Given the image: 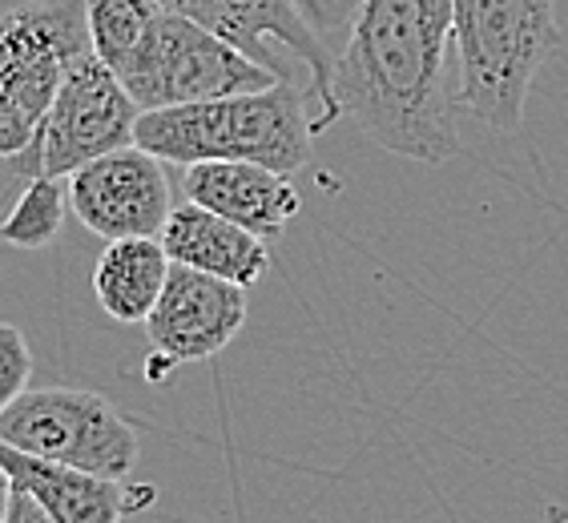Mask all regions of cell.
Segmentation results:
<instances>
[{"label": "cell", "mask_w": 568, "mask_h": 523, "mask_svg": "<svg viewBox=\"0 0 568 523\" xmlns=\"http://www.w3.org/2000/svg\"><path fill=\"white\" fill-rule=\"evenodd\" d=\"M242 322H246V286L170 262L162 295L142 327L153 347V362L170 371L214 359L239 338Z\"/></svg>", "instance_id": "cell-10"}, {"label": "cell", "mask_w": 568, "mask_h": 523, "mask_svg": "<svg viewBox=\"0 0 568 523\" xmlns=\"http://www.w3.org/2000/svg\"><path fill=\"white\" fill-rule=\"evenodd\" d=\"M165 162L138 142L77 165L69 174V209L98 238H158L170 218Z\"/></svg>", "instance_id": "cell-8"}, {"label": "cell", "mask_w": 568, "mask_h": 523, "mask_svg": "<svg viewBox=\"0 0 568 523\" xmlns=\"http://www.w3.org/2000/svg\"><path fill=\"white\" fill-rule=\"evenodd\" d=\"M9 495H12V480L9 471L0 468V523H4V512H9Z\"/></svg>", "instance_id": "cell-19"}, {"label": "cell", "mask_w": 568, "mask_h": 523, "mask_svg": "<svg viewBox=\"0 0 568 523\" xmlns=\"http://www.w3.org/2000/svg\"><path fill=\"white\" fill-rule=\"evenodd\" d=\"M335 121L339 117L311 81L278 76L263 89L142 110L133 142L162 157L165 165L258 162L278 174H298L311 162L315 137Z\"/></svg>", "instance_id": "cell-2"}, {"label": "cell", "mask_w": 568, "mask_h": 523, "mask_svg": "<svg viewBox=\"0 0 568 523\" xmlns=\"http://www.w3.org/2000/svg\"><path fill=\"white\" fill-rule=\"evenodd\" d=\"M138 101L121 76L93 49L65 69L44 113L41 130V174L69 177L77 165L133 142L138 130Z\"/></svg>", "instance_id": "cell-7"}, {"label": "cell", "mask_w": 568, "mask_h": 523, "mask_svg": "<svg viewBox=\"0 0 568 523\" xmlns=\"http://www.w3.org/2000/svg\"><path fill=\"white\" fill-rule=\"evenodd\" d=\"M33 379V350L12 322H0V407H9Z\"/></svg>", "instance_id": "cell-17"}, {"label": "cell", "mask_w": 568, "mask_h": 523, "mask_svg": "<svg viewBox=\"0 0 568 523\" xmlns=\"http://www.w3.org/2000/svg\"><path fill=\"white\" fill-rule=\"evenodd\" d=\"M118 76L138 101V110L226 98V93L263 89L278 81V73L254 61L246 49L165 4L153 12L150 29L130 53V61L118 69Z\"/></svg>", "instance_id": "cell-5"}, {"label": "cell", "mask_w": 568, "mask_h": 523, "mask_svg": "<svg viewBox=\"0 0 568 523\" xmlns=\"http://www.w3.org/2000/svg\"><path fill=\"white\" fill-rule=\"evenodd\" d=\"M331 93L375 145L439 165L464 150L452 0H359Z\"/></svg>", "instance_id": "cell-1"}, {"label": "cell", "mask_w": 568, "mask_h": 523, "mask_svg": "<svg viewBox=\"0 0 568 523\" xmlns=\"http://www.w3.org/2000/svg\"><path fill=\"white\" fill-rule=\"evenodd\" d=\"M0 443L110 480H130L138 463L130 419L105 394L77 387H24L9 407H0Z\"/></svg>", "instance_id": "cell-6"}, {"label": "cell", "mask_w": 568, "mask_h": 523, "mask_svg": "<svg viewBox=\"0 0 568 523\" xmlns=\"http://www.w3.org/2000/svg\"><path fill=\"white\" fill-rule=\"evenodd\" d=\"M158 9H162V0H85V24L93 53L118 73L138 49V41L145 37Z\"/></svg>", "instance_id": "cell-16"}, {"label": "cell", "mask_w": 568, "mask_h": 523, "mask_svg": "<svg viewBox=\"0 0 568 523\" xmlns=\"http://www.w3.org/2000/svg\"><path fill=\"white\" fill-rule=\"evenodd\" d=\"M89 49L85 0H0V218L41 174L44 113Z\"/></svg>", "instance_id": "cell-3"}, {"label": "cell", "mask_w": 568, "mask_h": 523, "mask_svg": "<svg viewBox=\"0 0 568 523\" xmlns=\"http://www.w3.org/2000/svg\"><path fill=\"white\" fill-rule=\"evenodd\" d=\"M452 9L464 117L508 137L525 121L536 73L560 44L557 0H452Z\"/></svg>", "instance_id": "cell-4"}, {"label": "cell", "mask_w": 568, "mask_h": 523, "mask_svg": "<svg viewBox=\"0 0 568 523\" xmlns=\"http://www.w3.org/2000/svg\"><path fill=\"white\" fill-rule=\"evenodd\" d=\"M165 274L170 258L158 238H113L93 270V295L110 318L125 327H142L162 295Z\"/></svg>", "instance_id": "cell-14"}, {"label": "cell", "mask_w": 568, "mask_h": 523, "mask_svg": "<svg viewBox=\"0 0 568 523\" xmlns=\"http://www.w3.org/2000/svg\"><path fill=\"white\" fill-rule=\"evenodd\" d=\"M69 197L61 189V177L37 174L21 194L12 197V206L0 218V242L17 250H41L61 234Z\"/></svg>", "instance_id": "cell-15"}, {"label": "cell", "mask_w": 568, "mask_h": 523, "mask_svg": "<svg viewBox=\"0 0 568 523\" xmlns=\"http://www.w3.org/2000/svg\"><path fill=\"white\" fill-rule=\"evenodd\" d=\"M162 4L186 12L197 24H206L219 37L234 41L254 61H263L271 73L311 81L318 98L331 105V113L343 117L339 105H335V93H331L335 53L303 21L295 0H162Z\"/></svg>", "instance_id": "cell-9"}, {"label": "cell", "mask_w": 568, "mask_h": 523, "mask_svg": "<svg viewBox=\"0 0 568 523\" xmlns=\"http://www.w3.org/2000/svg\"><path fill=\"white\" fill-rule=\"evenodd\" d=\"M190 202L239 222L258 238H278L303 209V197L291 186V174H278L258 162H190L182 177Z\"/></svg>", "instance_id": "cell-12"}, {"label": "cell", "mask_w": 568, "mask_h": 523, "mask_svg": "<svg viewBox=\"0 0 568 523\" xmlns=\"http://www.w3.org/2000/svg\"><path fill=\"white\" fill-rule=\"evenodd\" d=\"M355 4H359V0H295V9L303 12V21L315 29V37L327 44L331 53H339L343 41H347Z\"/></svg>", "instance_id": "cell-18"}, {"label": "cell", "mask_w": 568, "mask_h": 523, "mask_svg": "<svg viewBox=\"0 0 568 523\" xmlns=\"http://www.w3.org/2000/svg\"><path fill=\"white\" fill-rule=\"evenodd\" d=\"M0 468L9 471L12 488L29 491L41 503L49 523H118L153 503V488L145 483L130 488L125 480L65 468L9 443H0Z\"/></svg>", "instance_id": "cell-11"}, {"label": "cell", "mask_w": 568, "mask_h": 523, "mask_svg": "<svg viewBox=\"0 0 568 523\" xmlns=\"http://www.w3.org/2000/svg\"><path fill=\"white\" fill-rule=\"evenodd\" d=\"M162 250L170 262H182V266H194V270L219 274L226 283L239 286H258L271 274V250H266V238L242 229L239 222L222 218L214 209L197 206V202H182V206L170 209L162 234Z\"/></svg>", "instance_id": "cell-13"}]
</instances>
